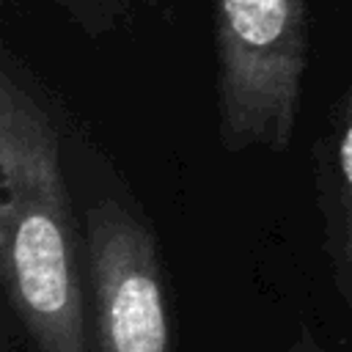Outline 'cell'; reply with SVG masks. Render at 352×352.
Wrapping results in <instances>:
<instances>
[{
	"instance_id": "277c9868",
	"label": "cell",
	"mask_w": 352,
	"mask_h": 352,
	"mask_svg": "<svg viewBox=\"0 0 352 352\" xmlns=\"http://www.w3.org/2000/svg\"><path fill=\"white\" fill-rule=\"evenodd\" d=\"M316 206L336 289L352 314V85L314 154Z\"/></svg>"
},
{
	"instance_id": "8992f818",
	"label": "cell",
	"mask_w": 352,
	"mask_h": 352,
	"mask_svg": "<svg viewBox=\"0 0 352 352\" xmlns=\"http://www.w3.org/2000/svg\"><path fill=\"white\" fill-rule=\"evenodd\" d=\"M289 352H327V349H324V344L319 341V336L314 333V327L300 324L294 341L289 344Z\"/></svg>"
},
{
	"instance_id": "6da1fadb",
	"label": "cell",
	"mask_w": 352,
	"mask_h": 352,
	"mask_svg": "<svg viewBox=\"0 0 352 352\" xmlns=\"http://www.w3.org/2000/svg\"><path fill=\"white\" fill-rule=\"evenodd\" d=\"M0 275L33 352H94L58 126L8 52L0 66Z\"/></svg>"
},
{
	"instance_id": "3957f363",
	"label": "cell",
	"mask_w": 352,
	"mask_h": 352,
	"mask_svg": "<svg viewBox=\"0 0 352 352\" xmlns=\"http://www.w3.org/2000/svg\"><path fill=\"white\" fill-rule=\"evenodd\" d=\"M94 352H179L160 239L143 212L99 195L82 214Z\"/></svg>"
},
{
	"instance_id": "7a4b0ae2",
	"label": "cell",
	"mask_w": 352,
	"mask_h": 352,
	"mask_svg": "<svg viewBox=\"0 0 352 352\" xmlns=\"http://www.w3.org/2000/svg\"><path fill=\"white\" fill-rule=\"evenodd\" d=\"M305 69V0H214L217 135L228 154L289 151Z\"/></svg>"
},
{
	"instance_id": "5b68a950",
	"label": "cell",
	"mask_w": 352,
	"mask_h": 352,
	"mask_svg": "<svg viewBox=\"0 0 352 352\" xmlns=\"http://www.w3.org/2000/svg\"><path fill=\"white\" fill-rule=\"evenodd\" d=\"M74 22L85 36H102L116 30L121 22L132 19L135 11L151 8L160 0H50Z\"/></svg>"
},
{
	"instance_id": "52a82bcc",
	"label": "cell",
	"mask_w": 352,
	"mask_h": 352,
	"mask_svg": "<svg viewBox=\"0 0 352 352\" xmlns=\"http://www.w3.org/2000/svg\"><path fill=\"white\" fill-rule=\"evenodd\" d=\"M3 352H14V346H11V338H6V341H3Z\"/></svg>"
}]
</instances>
